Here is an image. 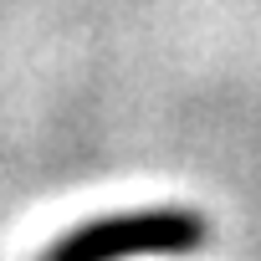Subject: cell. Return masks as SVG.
Returning <instances> with one entry per match:
<instances>
[{"label": "cell", "instance_id": "cell-1", "mask_svg": "<svg viewBox=\"0 0 261 261\" xmlns=\"http://www.w3.org/2000/svg\"><path fill=\"white\" fill-rule=\"evenodd\" d=\"M210 225L185 205H149L87 220L46 246L41 261H139V256H190L200 251Z\"/></svg>", "mask_w": 261, "mask_h": 261}]
</instances>
